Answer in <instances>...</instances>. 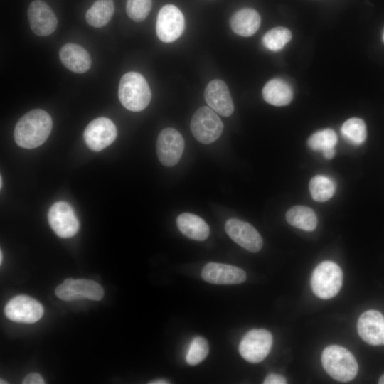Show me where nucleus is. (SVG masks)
Returning a JSON list of instances; mask_svg holds the SVG:
<instances>
[{"label":"nucleus","mask_w":384,"mask_h":384,"mask_svg":"<svg viewBox=\"0 0 384 384\" xmlns=\"http://www.w3.org/2000/svg\"><path fill=\"white\" fill-rule=\"evenodd\" d=\"M53 127L50 114L41 109L25 114L14 128L16 143L24 149H34L43 144L49 137Z\"/></svg>","instance_id":"obj_1"},{"label":"nucleus","mask_w":384,"mask_h":384,"mask_svg":"<svg viewBox=\"0 0 384 384\" xmlns=\"http://www.w3.org/2000/svg\"><path fill=\"white\" fill-rule=\"evenodd\" d=\"M118 97L126 109L139 112L149 104L151 92L142 75L137 72H129L120 79Z\"/></svg>","instance_id":"obj_2"},{"label":"nucleus","mask_w":384,"mask_h":384,"mask_svg":"<svg viewBox=\"0 0 384 384\" xmlns=\"http://www.w3.org/2000/svg\"><path fill=\"white\" fill-rule=\"evenodd\" d=\"M321 363L326 372L334 380L348 382L355 378L358 365L354 356L348 349L331 345L323 351Z\"/></svg>","instance_id":"obj_3"},{"label":"nucleus","mask_w":384,"mask_h":384,"mask_svg":"<svg viewBox=\"0 0 384 384\" xmlns=\"http://www.w3.org/2000/svg\"><path fill=\"white\" fill-rule=\"evenodd\" d=\"M343 282L341 267L332 261H324L314 270L311 277V287L319 298L329 299L340 291Z\"/></svg>","instance_id":"obj_4"},{"label":"nucleus","mask_w":384,"mask_h":384,"mask_svg":"<svg viewBox=\"0 0 384 384\" xmlns=\"http://www.w3.org/2000/svg\"><path fill=\"white\" fill-rule=\"evenodd\" d=\"M190 127L197 141L209 144L220 137L223 130V123L213 110L203 106L193 114Z\"/></svg>","instance_id":"obj_5"},{"label":"nucleus","mask_w":384,"mask_h":384,"mask_svg":"<svg viewBox=\"0 0 384 384\" xmlns=\"http://www.w3.org/2000/svg\"><path fill=\"white\" fill-rule=\"evenodd\" d=\"M272 346V334L264 329H252L244 336L239 345V352L247 361L257 363L269 354Z\"/></svg>","instance_id":"obj_6"},{"label":"nucleus","mask_w":384,"mask_h":384,"mask_svg":"<svg viewBox=\"0 0 384 384\" xmlns=\"http://www.w3.org/2000/svg\"><path fill=\"white\" fill-rule=\"evenodd\" d=\"M55 293L59 299L66 302L82 299L100 301L104 296V289L93 280L68 278L55 288Z\"/></svg>","instance_id":"obj_7"},{"label":"nucleus","mask_w":384,"mask_h":384,"mask_svg":"<svg viewBox=\"0 0 384 384\" xmlns=\"http://www.w3.org/2000/svg\"><path fill=\"white\" fill-rule=\"evenodd\" d=\"M184 28V16L176 6L166 4L159 10L156 23V35L159 40L171 43L181 36Z\"/></svg>","instance_id":"obj_8"},{"label":"nucleus","mask_w":384,"mask_h":384,"mask_svg":"<svg viewBox=\"0 0 384 384\" xmlns=\"http://www.w3.org/2000/svg\"><path fill=\"white\" fill-rule=\"evenodd\" d=\"M42 304L27 295H17L10 299L5 306L6 316L15 322L33 324L43 315Z\"/></svg>","instance_id":"obj_9"},{"label":"nucleus","mask_w":384,"mask_h":384,"mask_svg":"<svg viewBox=\"0 0 384 384\" xmlns=\"http://www.w3.org/2000/svg\"><path fill=\"white\" fill-rule=\"evenodd\" d=\"M48 220L55 234L63 238L73 237L79 230L78 219L73 208L65 201H57L50 206Z\"/></svg>","instance_id":"obj_10"},{"label":"nucleus","mask_w":384,"mask_h":384,"mask_svg":"<svg viewBox=\"0 0 384 384\" xmlns=\"http://www.w3.org/2000/svg\"><path fill=\"white\" fill-rule=\"evenodd\" d=\"M184 139L174 128L161 131L156 141V151L160 162L165 166H175L180 160L183 149Z\"/></svg>","instance_id":"obj_11"},{"label":"nucleus","mask_w":384,"mask_h":384,"mask_svg":"<svg viewBox=\"0 0 384 384\" xmlns=\"http://www.w3.org/2000/svg\"><path fill=\"white\" fill-rule=\"evenodd\" d=\"M117 134V128L110 119L98 117L87 124L83 137L91 150L100 151L110 145L115 140Z\"/></svg>","instance_id":"obj_12"},{"label":"nucleus","mask_w":384,"mask_h":384,"mask_svg":"<svg viewBox=\"0 0 384 384\" xmlns=\"http://www.w3.org/2000/svg\"><path fill=\"white\" fill-rule=\"evenodd\" d=\"M225 230L234 242L249 252H257L261 250L262 238L251 224L233 218L226 221Z\"/></svg>","instance_id":"obj_13"},{"label":"nucleus","mask_w":384,"mask_h":384,"mask_svg":"<svg viewBox=\"0 0 384 384\" xmlns=\"http://www.w3.org/2000/svg\"><path fill=\"white\" fill-rule=\"evenodd\" d=\"M30 27L38 36L53 33L58 25V19L52 9L42 0L33 1L28 8Z\"/></svg>","instance_id":"obj_14"},{"label":"nucleus","mask_w":384,"mask_h":384,"mask_svg":"<svg viewBox=\"0 0 384 384\" xmlns=\"http://www.w3.org/2000/svg\"><path fill=\"white\" fill-rule=\"evenodd\" d=\"M201 277L206 282L215 284H237L244 282L247 275L240 267L211 262L203 267Z\"/></svg>","instance_id":"obj_15"},{"label":"nucleus","mask_w":384,"mask_h":384,"mask_svg":"<svg viewBox=\"0 0 384 384\" xmlns=\"http://www.w3.org/2000/svg\"><path fill=\"white\" fill-rule=\"evenodd\" d=\"M360 337L371 346H384V316L376 310L363 312L357 323Z\"/></svg>","instance_id":"obj_16"},{"label":"nucleus","mask_w":384,"mask_h":384,"mask_svg":"<svg viewBox=\"0 0 384 384\" xmlns=\"http://www.w3.org/2000/svg\"><path fill=\"white\" fill-rule=\"evenodd\" d=\"M204 97L208 107L223 117H230L234 110L230 93L225 82L219 79L211 80L206 86Z\"/></svg>","instance_id":"obj_17"},{"label":"nucleus","mask_w":384,"mask_h":384,"mask_svg":"<svg viewBox=\"0 0 384 384\" xmlns=\"http://www.w3.org/2000/svg\"><path fill=\"white\" fill-rule=\"evenodd\" d=\"M59 57L63 65L72 72L84 73L91 66V58L87 51L75 43H66L59 51Z\"/></svg>","instance_id":"obj_18"},{"label":"nucleus","mask_w":384,"mask_h":384,"mask_svg":"<svg viewBox=\"0 0 384 384\" xmlns=\"http://www.w3.org/2000/svg\"><path fill=\"white\" fill-rule=\"evenodd\" d=\"M261 23L258 12L251 8L241 9L230 18V24L236 34L248 37L255 34L259 29Z\"/></svg>","instance_id":"obj_19"},{"label":"nucleus","mask_w":384,"mask_h":384,"mask_svg":"<svg viewBox=\"0 0 384 384\" xmlns=\"http://www.w3.org/2000/svg\"><path fill=\"white\" fill-rule=\"evenodd\" d=\"M176 225L182 234L192 240H205L210 233L209 226L206 222L193 213L180 214L176 218Z\"/></svg>","instance_id":"obj_20"},{"label":"nucleus","mask_w":384,"mask_h":384,"mask_svg":"<svg viewBox=\"0 0 384 384\" xmlns=\"http://www.w3.org/2000/svg\"><path fill=\"white\" fill-rule=\"evenodd\" d=\"M262 97L270 105L284 106L292 101L293 90L285 80L274 78L265 85L262 89Z\"/></svg>","instance_id":"obj_21"},{"label":"nucleus","mask_w":384,"mask_h":384,"mask_svg":"<svg viewBox=\"0 0 384 384\" xmlns=\"http://www.w3.org/2000/svg\"><path fill=\"white\" fill-rule=\"evenodd\" d=\"M289 224L305 231H313L317 225V218L314 211L306 206H295L286 213Z\"/></svg>","instance_id":"obj_22"},{"label":"nucleus","mask_w":384,"mask_h":384,"mask_svg":"<svg viewBox=\"0 0 384 384\" xmlns=\"http://www.w3.org/2000/svg\"><path fill=\"white\" fill-rule=\"evenodd\" d=\"M337 139L336 134L333 129H325L314 133L307 143L312 150L321 151L326 159H331L336 154L334 147Z\"/></svg>","instance_id":"obj_23"},{"label":"nucleus","mask_w":384,"mask_h":384,"mask_svg":"<svg viewBox=\"0 0 384 384\" xmlns=\"http://www.w3.org/2000/svg\"><path fill=\"white\" fill-rule=\"evenodd\" d=\"M114 11L113 0H96L87 11L85 19L89 25L95 28H100L110 21Z\"/></svg>","instance_id":"obj_24"},{"label":"nucleus","mask_w":384,"mask_h":384,"mask_svg":"<svg viewBox=\"0 0 384 384\" xmlns=\"http://www.w3.org/2000/svg\"><path fill=\"white\" fill-rule=\"evenodd\" d=\"M336 190L335 183L329 177L317 175L309 182V191L312 198L318 202L330 199Z\"/></svg>","instance_id":"obj_25"},{"label":"nucleus","mask_w":384,"mask_h":384,"mask_svg":"<svg viewBox=\"0 0 384 384\" xmlns=\"http://www.w3.org/2000/svg\"><path fill=\"white\" fill-rule=\"evenodd\" d=\"M341 131L346 140L353 145L363 144L367 136L365 122L359 118L354 117L346 120Z\"/></svg>","instance_id":"obj_26"},{"label":"nucleus","mask_w":384,"mask_h":384,"mask_svg":"<svg viewBox=\"0 0 384 384\" xmlns=\"http://www.w3.org/2000/svg\"><path fill=\"white\" fill-rule=\"evenodd\" d=\"M292 38L291 31L287 28L278 26L267 31L262 39L264 46L271 51L282 49Z\"/></svg>","instance_id":"obj_27"},{"label":"nucleus","mask_w":384,"mask_h":384,"mask_svg":"<svg viewBox=\"0 0 384 384\" xmlns=\"http://www.w3.org/2000/svg\"><path fill=\"white\" fill-rule=\"evenodd\" d=\"M209 352V347L207 341L201 337H195L189 346L186 356V363L191 366H195L203 361Z\"/></svg>","instance_id":"obj_28"},{"label":"nucleus","mask_w":384,"mask_h":384,"mask_svg":"<svg viewBox=\"0 0 384 384\" xmlns=\"http://www.w3.org/2000/svg\"><path fill=\"white\" fill-rule=\"evenodd\" d=\"M151 0H127L126 12L136 22L143 21L151 9Z\"/></svg>","instance_id":"obj_29"},{"label":"nucleus","mask_w":384,"mask_h":384,"mask_svg":"<svg viewBox=\"0 0 384 384\" xmlns=\"http://www.w3.org/2000/svg\"><path fill=\"white\" fill-rule=\"evenodd\" d=\"M264 384H285L287 383L286 378L279 374L270 373L267 375L263 381Z\"/></svg>","instance_id":"obj_30"},{"label":"nucleus","mask_w":384,"mask_h":384,"mask_svg":"<svg viewBox=\"0 0 384 384\" xmlns=\"http://www.w3.org/2000/svg\"><path fill=\"white\" fill-rule=\"evenodd\" d=\"M23 384H43L45 383L42 376L37 373H31L28 374L23 380Z\"/></svg>","instance_id":"obj_31"},{"label":"nucleus","mask_w":384,"mask_h":384,"mask_svg":"<svg viewBox=\"0 0 384 384\" xmlns=\"http://www.w3.org/2000/svg\"><path fill=\"white\" fill-rule=\"evenodd\" d=\"M149 383V384H167L170 383L164 379H156V380L150 381Z\"/></svg>","instance_id":"obj_32"},{"label":"nucleus","mask_w":384,"mask_h":384,"mask_svg":"<svg viewBox=\"0 0 384 384\" xmlns=\"http://www.w3.org/2000/svg\"><path fill=\"white\" fill-rule=\"evenodd\" d=\"M378 383L384 384V374L380 378Z\"/></svg>","instance_id":"obj_33"},{"label":"nucleus","mask_w":384,"mask_h":384,"mask_svg":"<svg viewBox=\"0 0 384 384\" xmlns=\"http://www.w3.org/2000/svg\"><path fill=\"white\" fill-rule=\"evenodd\" d=\"M2 257H3V255H2V251L1 250L0 251V263L1 264L2 263Z\"/></svg>","instance_id":"obj_34"},{"label":"nucleus","mask_w":384,"mask_h":384,"mask_svg":"<svg viewBox=\"0 0 384 384\" xmlns=\"http://www.w3.org/2000/svg\"><path fill=\"white\" fill-rule=\"evenodd\" d=\"M0 383H1V384H6V383H7V382H5L4 380L1 379Z\"/></svg>","instance_id":"obj_35"},{"label":"nucleus","mask_w":384,"mask_h":384,"mask_svg":"<svg viewBox=\"0 0 384 384\" xmlns=\"http://www.w3.org/2000/svg\"><path fill=\"white\" fill-rule=\"evenodd\" d=\"M0 188H2V178H1V176L0 177Z\"/></svg>","instance_id":"obj_36"},{"label":"nucleus","mask_w":384,"mask_h":384,"mask_svg":"<svg viewBox=\"0 0 384 384\" xmlns=\"http://www.w3.org/2000/svg\"><path fill=\"white\" fill-rule=\"evenodd\" d=\"M383 41H384V32H383Z\"/></svg>","instance_id":"obj_37"}]
</instances>
